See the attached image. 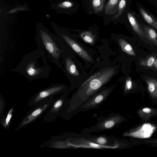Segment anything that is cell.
<instances>
[{"label": "cell", "mask_w": 157, "mask_h": 157, "mask_svg": "<svg viewBox=\"0 0 157 157\" xmlns=\"http://www.w3.org/2000/svg\"><path fill=\"white\" fill-rule=\"evenodd\" d=\"M137 114L142 120L146 121L152 116L157 115V110L150 108L145 107L139 110Z\"/></svg>", "instance_id": "obj_15"}, {"label": "cell", "mask_w": 157, "mask_h": 157, "mask_svg": "<svg viewBox=\"0 0 157 157\" xmlns=\"http://www.w3.org/2000/svg\"><path fill=\"white\" fill-rule=\"evenodd\" d=\"M119 45L122 50L127 54L135 56L136 53L131 45L124 39L120 38L118 40Z\"/></svg>", "instance_id": "obj_18"}, {"label": "cell", "mask_w": 157, "mask_h": 157, "mask_svg": "<svg viewBox=\"0 0 157 157\" xmlns=\"http://www.w3.org/2000/svg\"><path fill=\"white\" fill-rule=\"evenodd\" d=\"M105 0H92V6L96 13L101 11L104 7Z\"/></svg>", "instance_id": "obj_22"}, {"label": "cell", "mask_w": 157, "mask_h": 157, "mask_svg": "<svg viewBox=\"0 0 157 157\" xmlns=\"http://www.w3.org/2000/svg\"><path fill=\"white\" fill-rule=\"evenodd\" d=\"M156 129V127L151 123H145L137 127L131 128L124 132L122 136L139 138L150 137Z\"/></svg>", "instance_id": "obj_9"}, {"label": "cell", "mask_w": 157, "mask_h": 157, "mask_svg": "<svg viewBox=\"0 0 157 157\" xmlns=\"http://www.w3.org/2000/svg\"><path fill=\"white\" fill-rule=\"evenodd\" d=\"M127 16L128 20L134 31L140 36L144 38H146L145 32L141 28L136 19L131 13L128 12Z\"/></svg>", "instance_id": "obj_14"}, {"label": "cell", "mask_w": 157, "mask_h": 157, "mask_svg": "<svg viewBox=\"0 0 157 157\" xmlns=\"http://www.w3.org/2000/svg\"><path fill=\"white\" fill-rule=\"evenodd\" d=\"M98 122L94 125L83 129V133L98 132L113 129L119 127L126 118L120 114L111 113L108 116L97 118Z\"/></svg>", "instance_id": "obj_4"}, {"label": "cell", "mask_w": 157, "mask_h": 157, "mask_svg": "<svg viewBox=\"0 0 157 157\" xmlns=\"http://www.w3.org/2000/svg\"><path fill=\"white\" fill-rule=\"evenodd\" d=\"M120 0H109L105 6V13L108 15L116 13L117 11Z\"/></svg>", "instance_id": "obj_16"}, {"label": "cell", "mask_w": 157, "mask_h": 157, "mask_svg": "<svg viewBox=\"0 0 157 157\" xmlns=\"http://www.w3.org/2000/svg\"><path fill=\"white\" fill-rule=\"evenodd\" d=\"M25 9L24 7H20V8H17L15 9H13L11 10L9 13H14L15 12L18 11V10H25Z\"/></svg>", "instance_id": "obj_28"}, {"label": "cell", "mask_w": 157, "mask_h": 157, "mask_svg": "<svg viewBox=\"0 0 157 157\" xmlns=\"http://www.w3.org/2000/svg\"><path fill=\"white\" fill-rule=\"evenodd\" d=\"M144 29L148 39L157 46V33L152 28L147 26L144 27Z\"/></svg>", "instance_id": "obj_20"}, {"label": "cell", "mask_w": 157, "mask_h": 157, "mask_svg": "<svg viewBox=\"0 0 157 157\" xmlns=\"http://www.w3.org/2000/svg\"><path fill=\"white\" fill-rule=\"evenodd\" d=\"M14 111V107H12L5 114L0 116V123L6 130H9L11 126Z\"/></svg>", "instance_id": "obj_13"}, {"label": "cell", "mask_w": 157, "mask_h": 157, "mask_svg": "<svg viewBox=\"0 0 157 157\" xmlns=\"http://www.w3.org/2000/svg\"><path fill=\"white\" fill-rule=\"evenodd\" d=\"M62 62L65 66L64 69L67 73L70 75L78 76L79 75V73L74 62L70 57L65 54H63Z\"/></svg>", "instance_id": "obj_12"}, {"label": "cell", "mask_w": 157, "mask_h": 157, "mask_svg": "<svg viewBox=\"0 0 157 157\" xmlns=\"http://www.w3.org/2000/svg\"><path fill=\"white\" fill-rule=\"evenodd\" d=\"M149 142L150 143H157V140H154L153 141H149Z\"/></svg>", "instance_id": "obj_30"}, {"label": "cell", "mask_w": 157, "mask_h": 157, "mask_svg": "<svg viewBox=\"0 0 157 157\" xmlns=\"http://www.w3.org/2000/svg\"><path fill=\"white\" fill-rule=\"evenodd\" d=\"M54 100V97H52L33 106L22 119L15 129V131H18L24 127L33 123L48 110Z\"/></svg>", "instance_id": "obj_5"}, {"label": "cell", "mask_w": 157, "mask_h": 157, "mask_svg": "<svg viewBox=\"0 0 157 157\" xmlns=\"http://www.w3.org/2000/svg\"><path fill=\"white\" fill-rule=\"evenodd\" d=\"M86 137L90 141L101 145L106 146L109 149H120L126 146L125 144L118 141L116 138L109 136L106 135Z\"/></svg>", "instance_id": "obj_10"}, {"label": "cell", "mask_w": 157, "mask_h": 157, "mask_svg": "<svg viewBox=\"0 0 157 157\" xmlns=\"http://www.w3.org/2000/svg\"><path fill=\"white\" fill-rule=\"evenodd\" d=\"M147 90L151 97L153 99L157 98V80L149 78L146 80Z\"/></svg>", "instance_id": "obj_17"}, {"label": "cell", "mask_w": 157, "mask_h": 157, "mask_svg": "<svg viewBox=\"0 0 157 157\" xmlns=\"http://www.w3.org/2000/svg\"><path fill=\"white\" fill-rule=\"evenodd\" d=\"M116 85L105 89L97 92L83 104L76 111L75 114L79 112L98 108L106 100L114 89Z\"/></svg>", "instance_id": "obj_7"}, {"label": "cell", "mask_w": 157, "mask_h": 157, "mask_svg": "<svg viewBox=\"0 0 157 157\" xmlns=\"http://www.w3.org/2000/svg\"><path fill=\"white\" fill-rule=\"evenodd\" d=\"M81 38L85 42L91 44H94L95 36L90 31H85L82 32L80 35Z\"/></svg>", "instance_id": "obj_21"}, {"label": "cell", "mask_w": 157, "mask_h": 157, "mask_svg": "<svg viewBox=\"0 0 157 157\" xmlns=\"http://www.w3.org/2000/svg\"><path fill=\"white\" fill-rule=\"evenodd\" d=\"M12 71L24 76L28 81L48 77L51 68L44 53L38 48L25 55Z\"/></svg>", "instance_id": "obj_2"}, {"label": "cell", "mask_w": 157, "mask_h": 157, "mask_svg": "<svg viewBox=\"0 0 157 157\" xmlns=\"http://www.w3.org/2000/svg\"><path fill=\"white\" fill-rule=\"evenodd\" d=\"M117 69V67L104 68L86 79L71 97L67 99L59 116L65 120L70 119L83 104L112 78Z\"/></svg>", "instance_id": "obj_1"}, {"label": "cell", "mask_w": 157, "mask_h": 157, "mask_svg": "<svg viewBox=\"0 0 157 157\" xmlns=\"http://www.w3.org/2000/svg\"><path fill=\"white\" fill-rule=\"evenodd\" d=\"M73 6V4L71 2L69 1H65L58 5V7L63 8H67L71 7Z\"/></svg>", "instance_id": "obj_27"}, {"label": "cell", "mask_w": 157, "mask_h": 157, "mask_svg": "<svg viewBox=\"0 0 157 157\" xmlns=\"http://www.w3.org/2000/svg\"><path fill=\"white\" fill-rule=\"evenodd\" d=\"M140 13L146 21L157 30V21L153 16L143 9L139 8Z\"/></svg>", "instance_id": "obj_19"}, {"label": "cell", "mask_w": 157, "mask_h": 157, "mask_svg": "<svg viewBox=\"0 0 157 157\" xmlns=\"http://www.w3.org/2000/svg\"><path fill=\"white\" fill-rule=\"evenodd\" d=\"M153 65L157 69V59L156 58L155 59Z\"/></svg>", "instance_id": "obj_29"}, {"label": "cell", "mask_w": 157, "mask_h": 157, "mask_svg": "<svg viewBox=\"0 0 157 157\" xmlns=\"http://www.w3.org/2000/svg\"><path fill=\"white\" fill-rule=\"evenodd\" d=\"M132 82L131 78L128 77L127 78L125 85L124 92L127 93L129 92L132 88Z\"/></svg>", "instance_id": "obj_25"}, {"label": "cell", "mask_w": 157, "mask_h": 157, "mask_svg": "<svg viewBox=\"0 0 157 157\" xmlns=\"http://www.w3.org/2000/svg\"><path fill=\"white\" fill-rule=\"evenodd\" d=\"M67 91V87L64 84H51L35 94L29 100L28 105L33 106L47 99Z\"/></svg>", "instance_id": "obj_6"}, {"label": "cell", "mask_w": 157, "mask_h": 157, "mask_svg": "<svg viewBox=\"0 0 157 157\" xmlns=\"http://www.w3.org/2000/svg\"><path fill=\"white\" fill-rule=\"evenodd\" d=\"M38 48L43 51L50 62L62 69L61 59L65 52L63 41L56 36L40 29L35 37Z\"/></svg>", "instance_id": "obj_3"}, {"label": "cell", "mask_w": 157, "mask_h": 157, "mask_svg": "<svg viewBox=\"0 0 157 157\" xmlns=\"http://www.w3.org/2000/svg\"><path fill=\"white\" fill-rule=\"evenodd\" d=\"M6 103L4 98L0 94V116H2L5 108Z\"/></svg>", "instance_id": "obj_26"}, {"label": "cell", "mask_w": 157, "mask_h": 157, "mask_svg": "<svg viewBox=\"0 0 157 157\" xmlns=\"http://www.w3.org/2000/svg\"><path fill=\"white\" fill-rule=\"evenodd\" d=\"M69 94L65 92L54 100L44 116V120L49 123L54 121L62 111Z\"/></svg>", "instance_id": "obj_8"}, {"label": "cell", "mask_w": 157, "mask_h": 157, "mask_svg": "<svg viewBox=\"0 0 157 157\" xmlns=\"http://www.w3.org/2000/svg\"><path fill=\"white\" fill-rule=\"evenodd\" d=\"M57 35L82 58L89 62H93L92 59L86 50L69 36L62 33H57Z\"/></svg>", "instance_id": "obj_11"}, {"label": "cell", "mask_w": 157, "mask_h": 157, "mask_svg": "<svg viewBox=\"0 0 157 157\" xmlns=\"http://www.w3.org/2000/svg\"><path fill=\"white\" fill-rule=\"evenodd\" d=\"M126 0H120L118 5L117 11L112 19H117L122 14L126 6Z\"/></svg>", "instance_id": "obj_23"}, {"label": "cell", "mask_w": 157, "mask_h": 157, "mask_svg": "<svg viewBox=\"0 0 157 157\" xmlns=\"http://www.w3.org/2000/svg\"><path fill=\"white\" fill-rule=\"evenodd\" d=\"M155 59L154 57L151 56L147 59L141 60L140 64L142 66L151 67L153 65Z\"/></svg>", "instance_id": "obj_24"}]
</instances>
